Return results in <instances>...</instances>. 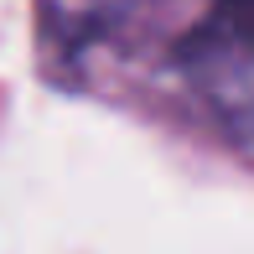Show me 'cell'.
<instances>
[{
	"label": "cell",
	"mask_w": 254,
	"mask_h": 254,
	"mask_svg": "<svg viewBox=\"0 0 254 254\" xmlns=\"http://www.w3.org/2000/svg\"><path fill=\"white\" fill-rule=\"evenodd\" d=\"M177 57L187 67H223L234 57H254V0H213L207 16L182 37Z\"/></svg>",
	"instance_id": "cell-1"
}]
</instances>
